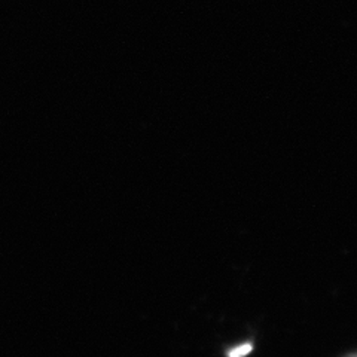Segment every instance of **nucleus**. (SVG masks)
Returning a JSON list of instances; mask_svg holds the SVG:
<instances>
[{
  "mask_svg": "<svg viewBox=\"0 0 357 357\" xmlns=\"http://www.w3.org/2000/svg\"><path fill=\"white\" fill-rule=\"evenodd\" d=\"M253 350V344L252 342H244L237 345L228 351V357H245L250 351Z\"/></svg>",
  "mask_w": 357,
  "mask_h": 357,
  "instance_id": "obj_1",
  "label": "nucleus"
},
{
  "mask_svg": "<svg viewBox=\"0 0 357 357\" xmlns=\"http://www.w3.org/2000/svg\"><path fill=\"white\" fill-rule=\"evenodd\" d=\"M344 357H356V354L351 353V354H347V356H344Z\"/></svg>",
  "mask_w": 357,
  "mask_h": 357,
  "instance_id": "obj_2",
  "label": "nucleus"
}]
</instances>
